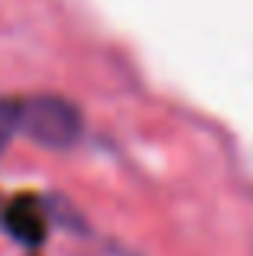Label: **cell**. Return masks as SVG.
<instances>
[{"label":"cell","instance_id":"obj_2","mask_svg":"<svg viewBox=\"0 0 253 256\" xmlns=\"http://www.w3.org/2000/svg\"><path fill=\"white\" fill-rule=\"evenodd\" d=\"M6 227L13 230V237L23 240L26 246L32 244H42L46 237V211L39 208V201L32 194H20L6 204V214H4Z\"/></svg>","mask_w":253,"mask_h":256},{"label":"cell","instance_id":"obj_3","mask_svg":"<svg viewBox=\"0 0 253 256\" xmlns=\"http://www.w3.org/2000/svg\"><path fill=\"white\" fill-rule=\"evenodd\" d=\"M20 130V100H0V150Z\"/></svg>","mask_w":253,"mask_h":256},{"label":"cell","instance_id":"obj_1","mask_svg":"<svg viewBox=\"0 0 253 256\" xmlns=\"http://www.w3.org/2000/svg\"><path fill=\"white\" fill-rule=\"evenodd\" d=\"M20 130L46 146H68L82 130V117L62 98H30L20 100Z\"/></svg>","mask_w":253,"mask_h":256}]
</instances>
